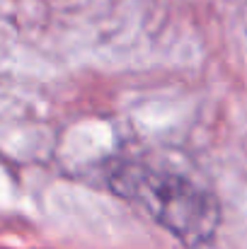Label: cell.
Segmentation results:
<instances>
[{
	"mask_svg": "<svg viewBox=\"0 0 247 249\" xmlns=\"http://www.w3.org/2000/svg\"><path fill=\"white\" fill-rule=\"evenodd\" d=\"M107 181L114 194L141 206L184 247H204L218 232V198L177 169L143 160H116L107 169Z\"/></svg>",
	"mask_w": 247,
	"mask_h": 249,
	"instance_id": "cell-1",
	"label": "cell"
}]
</instances>
